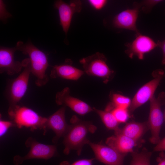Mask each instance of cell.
I'll return each mask as SVG.
<instances>
[{
  "mask_svg": "<svg viewBox=\"0 0 165 165\" xmlns=\"http://www.w3.org/2000/svg\"><path fill=\"white\" fill-rule=\"evenodd\" d=\"M66 106H63L56 112L47 118L46 123V129L52 130L55 136L52 139L54 143L57 142L59 139L64 137L68 131L70 125L68 124L65 118Z\"/></svg>",
  "mask_w": 165,
  "mask_h": 165,
  "instance_id": "4fadbf2b",
  "label": "cell"
},
{
  "mask_svg": "<svg viewBox=\"0 0 165 165\" xmlns=\"http://www.w3.org/2000/svg\"><path fill=\"white\" fill-rule=\"evenodd\" d=\"M154 151L155 152L165 151V137L161 140H160L159 142L154 148Z\"/></svg>",
  "mask_w": 165,
  "mask_h": 165,
  "instance_id": "83f0119b",
  "label": "cell"
},
{
  "mask_svg": "<svg viewBox=\"0 0 165 165\" xmlns=\"http://www.w3.org/2000/svg\"><path fill=\"white\" fill-rule=\"evenodd\" d=\"M95 158L83 159L77 160L72 163L67 161L61 162L59 165H93Z\"/></svg>",
  "mask_w": 165,
  "mask_h": 165,
  "instance_id": "cb8c5ba5",
  "label": "cell"
},
{
  "mask_svg": "<svg viewBox=\"0 0 165 165\" xmlns=\"http://www.w3.org/2000/svg\"><path fill=\"white\" fill-rule=\"evenodd\" d=\"M25 145L26 147L30 148L29 152L23 156L19 155L14 156L13 162L15 165H19L25 160L31 159L48 160L57 154L55 145L40 143L31 137H29L27 139Z\"/></svg>",
  "mask_w": 165,
  "mask_h": 165,
  "instance_id": "52a82bcc",
  "label": "cell"
},
{
  "mask_svg": "<svg viewBox=\"0 0 165 165\" xmlns=\"http://www.w3.org/2000/svg\"><path fill=\"white\" fill-rule=\"evenodd\" d=\"M157 160L158 162V165H165V154L163 152H162L160 153Z\"/></svg>",
  "mask_w": 165,
  "mask_h": 165,
  "instance_id": "f546056e",
  "label": "cell"
},
{
  "mask_svg": "<svg viewBox=\"0 0 165 165\" xmlns=\"http://www.w3.org/2000/svg\"><path fill=\"white\" fill-rule=\"evenodd\" d=\"M112 103L108 105L111 109L114 108H119L125 109L130 107L131 101L130 98L118 94H114L112 97Z\"/></svg>",
  "mask_w": 165,
  "mask_h": 165,
  "instance_id": "44dd1931",
  "label": "cell"
},
{
  "mask_svg": "<svg viewBox=\"0 0 165 165\" xmlns=\"http://www.w3.org/2000/svg\"><path fill=\"white\" fill-rule=\"evenodd\" d=\"M15 127L12 121L0 120V136H3L10 127Z\"/></svg>",
  "mask_w": 165,
  "mask_h": 165,
  "instance_id": "d4e9b609",
  "label": "cell"
},
{
  "mask_svg": "<svg viewBox=\"0 0 165 165\" xmlns=\"http://www.w3.org/2000/svg\"><path fill=\"white\" fill-rule=\"evenodd\" d=\"M125 46L127 47L125 52L130 57L136 56L141 60L143 59L145 53L158 46L157 43L150 38L139 32L136 34L135 38L131 42L127 43Z\"/></svg>",
  "mask_w": 165,
  "mask_h": 165,
  "instance_id": "30bf717a",
  "label": "cell"
},
{
  "mask_svg": "<svg viewBox=\"0 0 165 165\" xmlns=\"http://www.w3.org/2000/svg\"><path fill=\"white\" fill-rule=\"evenodd\" d=\"M8 114L11 121L18 128L25 127L32 131L39 129L43 130L44 134L46 131V123L47 118L40 116L31 108L18 105L8 112Z\"/></svg>",
  "mask_w": 165,
  "mask_h": 165,
  "instance_id": "3957f363",
  "label": "cell"
},
{
  "mask_svg": "<svg viewBox=\"0 0 165 165\" xmlns=\"http://www.w3.org/2000/svg\"><path fill=\"white\" fill-rule=\"evenodd\" d=\"M55 101L58 105L68 106L78 114L83 116L93 111V108L85 102L72 96L69 87L57 93Z\"/></svg>",
  "mask_w": 165,
  "mask_h": 165,
  "instance_id": "8fae6325",
  "label": "cell"
},
{
  "mask_svg": "<svg viewBox=\"0 0 165 165\" xmlns=\"http://www.w3.org/2000/svg\"><path fill=\"white\" fill-rule=\"evenodd\" d=\"M162 0H145L141 3H134V7L139 9L142 6V10L145 12L150 11L152 7L157 4L162 2Z\"/></svg>",
  "mask_w": 165,
  "mask_h": 165,
  "instance_id": "603a6c76",
  "label": "cell"
},
{
  "mask_svg": "<svg viewBox=\"0 0 165 165\" xmlns=\"http://www.w3.org/2000/svg\"></svg>",
  "mask_w": 165,
  "mask_h": 165,
  "instance_id": "1f68e13d",
  "label": "cell"
},
{
  "mask_svg": "<svg viewBox=\"0 0 165 165\" xmlns=\"http://www.w3.org/2000/svg\"><path fill=\"white\" fill-rule=\"evenodd\" d=\"M131 153L132 159L130 165H150L152 153L146 148H143L139 153L134 152Z\"/></svg>",
  "mask_w": 165,
  "mask_h": 165,
  "instance_id": "ffe728a7",
  "label": "cell"
},
{
  "mask_svg": "<svg viewBox=\"0 0 165 165\" xmlns=\"http://www.w3.org/2000/svg\"><path fill=\"white\" fill-rule=\"evenodd\" d=\"M88 2L94 9L100 10L105 6L107 1L105 0H90Z\"/></svg>",
  "mask_w": 165,
  "mask_h": 165,
  "instance_id": "4316f807",
  "label": "cell"
},
{
  "mask_svg": "<svg viewBox=\"0 0 165 165\" xmlns=\"http://www.w3.org/2000/svg\"><path fill=\"white\" fill-rule=\"evenodd\" d=\"M93 111L100 117L102 121L108 129L114 130L115 131L119 128V123L117 121L111 110L105 109L102 110L93 108Z\"/></svg>",
  "mask_w": 165,
  "mask_h": 165,
  "instance_id": "d6986e66",
  "label": "cell"
},
{
  "mask_svg": "<svg viewBox=\"0 0 165 165\" xmlns=\"http://www.w3.org/2000/svg\"><path fill=\"white\" fill-rule=\"evenodd\" d=\"M71 124L64 137L63 143L64 146L63 151L65 154H68L72 150H76L80 155L82 147L90 142L87 138L89 133H94L97 127L89 122L82 121L76 116H73L70 120Z\"/></svg>",
  "mask_w": 165,
  "mask_h": 165,
  "instance_id": "6da1fadb",
  "label": "cell"
},
{
  "mask_svg": "<svg viewBox=\"0 0 165 165\" xmlns=\"http://www.w3.org/2000/svg\"></svg>",
  "mask_w": 165,
  "mask_h": 165,
  "instance_id": "d6a6232c",
  "label": "cell"
},
{
  "mask_svg": "<svg viewBox=\"0 0 165 165\" xmlns=\"http://www.w3.org/2000/svg\"><path fill=\"white\" fill-rule=\"evenodd\" d=\"M149 101L150 112L147 122L151 133L150 141L152 144H157L160 140V132L164 119L161 106L165 104V92H161L157 97L154 95Z\"/></svg>",
  "mask_w": 165,
  "mask_h": 165,
  "instance_id": "8992f818",
  "label": "cell"
},
{
  "mask_svg": "<svg viewBox=\"0 0 165 165\" xmlns=\"http://www.w3.org/2000/svg\"><path fill=\"white\" fill-rule=\"evenodd\" d=\"M148 129L147 122H131L127 123L123 128L115 131V134H121L139 141Z\"/></svg>",
  "mask_w": 165,
  "mask_h": 165,
  "instance_id": "ac0fdd59",
  "label": "cell"
},
{
  "mask_svg": "<svg viewBox=\"0 0 165 165\" xmlns=\"http://www.w3.org/2000/svg\"><path fill=\"white\" fill-rule=\"evenodd\" d=\"M138 141L134 140L121 134H115V135L108 138L106 141L107 145L118 152L123 154L134 152V148L137 145Z\"/></svg>",
  "mask_w": 165,
  "mask_h": 165,
  "instance_id": "2e32d148",
  "label": "cell"
},
{
  "mask_svg": "<svg viewBox=\"0 0 165 165\" xmlns=\"http://www.w3.org/2000/svg\"><path fill=\"white\" fill-rule=\"evenodd\" d=\"M111 111L119 123H125L129 117V113L127 109L114 108Z\"/></svg>",
  "mask_w": 165,
  "mask_h": 165,
  "instance_id": "7402d4cb",
  "label": "cell"
},
{
  "mask_svg": "<svg viewBox=\"0 0 165 165\" xmlns=\"http://www.w3.org/2000/svg\"><path fill=\"white\" fill-rule=\"evenodd\" d=\"M106 60L102 53L97 52L82 58L79 61L86 74L99 77L104 82L107 83L112 79L114 72L109 68Z\"/></svg>",
  "mask_w": 165,
  "mask_h": 165,
  "instance_id": "5b68a950",
  "label": "cell"
},
{
  "mask_svg": "<svg viewBox=\"0 0 165 165\" xmlns=\"http://www.w3.org/2000/svg\"><path fill=\"white\" fill-rule=\"evenodd\" d=\"M94 152L95 158L106 165H123L127 154L121 153L112 147L100 143L88 144Z\"/></svg>",
  "mask_w": 165,
  "mask_h": 165,
  "instance_id": "9c48e42d",
  "label": "cell"
},
{
  "mask_svg": "<svg viewBox=\"0 0 165 165\" xmlns=\"http://www.w3.org/2000/svg\"><path fill=\"white\" fill-rule=\"evenodd\" d=\"M82 3L80 0H72L67 3L62 0L55 2L54 6L58 11L60 24L66 35L70 27L73 14L80 12Z\"/></svg>",
  "mask_w": 165,
  "mask_h": 165,
  "instance_id": "7c38bea8",
  "label": "cell"
},
{
  "mask_svg": "<svg viewBox=\"0 0 165 165\" xmlns=\"http://www.w3.org/2000/svg\"><path fill=\"white\" fill-rule=\"evenodd\" d=\"M163 116H164V120L165 121V111H164V113L163 114Z\"/></svg>",
  "mask_w": 165,
  "mask_h": 165,
  "instance_id": "4dcf8cb0",
  "label": "cell"
},
{
  "mask_svg": "<svg viewBox=\"0 0 165 165\" xmlns=\"http://www.w3.org/2000/svg\"><path fill=\"white\" fill-rule=\"evenodd\" d=\"M12 16L11 14L7 10L5 5L2 0H0V19L3 22Z\"/></svg>",
  "mask_w": 165,
  "mask_h": 165,
  "instance_id": "484cf974",
  "label": "cell"
},
{
  "mask_svg": "<svg viewBox=\"0 0 165 165\" xmlns=\"http://www.w3.org/2000/svg\"><path fill=\"white\" fill-rule=\"evenodd\" d=\"M84 72L72 65L68 60L63 64L54 66L50 76L52 78H60L70 80H77L84 74Z\"/></svg>",
  "mask_w": 165,
  "mask_h": 165,
  "instance_id": "e0dca14e",
  "label": "cell"
},
{
  "mask_svg": "<svg viewBox=\"0 0 165 165\" xmlns=\"http://www.w3.org/2000/svg\"><path fill=\"white\" fill-rule=\"evenodd\" d=\"M139 8L134 7L132 9L122 11L114 17L113 21L116 28L125 29L138 32L136 22L138 18Z\"/></svg>",
  "mask_w": 165,
  "mask_h": 165,
  "instance_id": "9a60e30c",
  "label": "cell"
},
{
  "mask_svg": "<svg viewBox=\"0 0 165 165\" xmlns=\"http://www.w3.org/2000/svg\"><path fill=\"white\" fill-rule=\"evenodd\" d=\"M158 46L162 50L163 52V58L161 62L163 65H165V39L162 41H158L157 42Z\"/></svg>",
  "mask_w": 165,
  "mask_h": 165,
  "instance_id": "f1b7e54d",
  "label": "cell"
},
{
  "mask_svg": "<svg viewBox=\"0 0 165 165\" xmlns=\"http://www.w3.org/2000/svg\"><path fill=\"white\" fill-rule=\"evenodd\" d=\"M154 79L141 87L135 94L131 101L130 111L135 110L147 102L154 96V93L163 79L164 73L162 70L156 71Z\"/></svg>",
  "mask_w": 165,
  "mask_h": 165,
  "instance_id": "ba28073f",
  "label": "cell"
},
{
  "mask_svg": "<svg viewBox=\"0 0 165 165\" xmlns=\"http://www.w3.org/2000/svg\"></svg>",
  "mask_w": 165,
  "mask_h": 165,
  "instance_id": "836d02e7",
  "label": "cell"
},
{
  "mask_svg": "<svg viewBox=\"0 0 165 165\" xmlns=\"http://www.w3.org/2000/svg\"><path fill=\"white\" fill-rule=\"evenodd\" d=\"M24 70L16 78L12 80L7 87L6 95L9 103L8 112L13 110L25 95L27 89L31 73L29 58L22 61Z\"/></svg>",
  "mask_w": 165,
  "mask_h": 165,
  "instance_id": "277c9868",
  "label": "cell"
},
{
  "mask_svg": "<svg viewBox=\"0 0 165 165\" xmlns=\"http://www.w3.org/2000/svg\"><path fill=\"white\" fill-rule=\"evenodd\" d=\"M15 47L17 50L28 56L31 73L36 77V85L38 87L46 85L49 80L46 71L49 66L46 54L30 42L24 43L19 41Z\"/></svg>",
  "mask_w": 165,
  "mask_h": 165,
  "instance_id": "7a4b0ae2",
  "label": "cell"
},
{
  "mask_svg": "<svg viewBox=\"0 0 165 165\" xmlns=\"http://www.w3.org/2000/svg\"><path fill=\"white\" fill-rule=\"evenodd\" d=\"M17 50L16 47L8 48L1 46L0 48V72L6 73L9 75H13L20 72L23 64L15 61L14 53Z\"/></svg>",
  "mask_w": 165,
  "mask_h": 165,
  "instance_id": "5bb4252c",
  "label": "cell"
}]
</instances>
